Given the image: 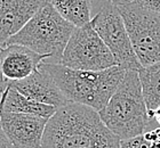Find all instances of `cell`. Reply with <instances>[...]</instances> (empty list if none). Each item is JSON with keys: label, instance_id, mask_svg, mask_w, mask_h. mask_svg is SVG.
I'll use <instances>...</instances> for the list:
<instances>
[{"label": "cell", "instance_id": "6da1fadb", "mask_svg": "<svg viewBox=\"0 0 160 148\" xmlns=\"http://www.w3.org/2000/svg\"><path fill=\"white\" fill-rule=\"evenodd\" d=\"M120 139L97 111L68 103L48 120L41 148H119Z\"/></svg>", "mask_w": 160, "mask_h": 148}, {"label": "cell", "instance_id": "7c38bea8", "mask_svg": "<svg viewBox=\"0 0 160 148\" xmlns=\"http://www.w3.org/2000/svg\"><path fill=\"white\" fill-rule=\"evenodd\" d=\"M57 109L58 108L55 106L42 104L22 95L9 84L7 87L6 91L3 92L2 99L0 103V111L31 114V115L43 116L48 118L52 117Z\"/></svg>", "mask_w": 160, "mask_h": 148}, {"label": "cell", "instance_id": "9c48e42d", "mask_svg": "<svg viewBox=\"0 0 160 148\" xmlns=\"http://www.w3.org/2000/svg\"><path fill=\"white\" fill-rule=\"evenodd\" d=\"M8 84L29 98L42 104L55 106L57 108H61L70 103L61 91L52 74L41 64L39 69L28 78L17 81H9Z\"/></svg>", "mask_w": 160, "mask_h": 148}, {"label": "cell", "instance_id": "d6986e66", "mask_svg": "<svg viewBox=\"0 0 160 148\" xmlns=\"http://www.w3.org/2000/svg\"><path fill=\"white\" fill-rule=\"evenodd\" d=\"M7 87H8V81L5 79L1 69H0V103H1V99H2L3 92L6 91Z\"/></svg>", "mask_w": 160, "mask_h": 148}, {"label": "cell", "instance_id": "8992f818", "mask_svg": "<svg viewBox=\"0 0 160 148\" xmlns=\"http://www.w3.org/2000/svg\"><path fill=\"white\" fill-rule=\"evenodd\" d=\"M61 64L74 69L102 71L117 65L109 47L92 24L74 27L64 49Z\"/></svg>", "mask_w": 160, "mask_h": 148}, {"label": "cell", "instance_id": "4fadbf2b", "mask_svg": "<svg viewBox=\"0 0 160 148\" xmlns=\"http://www.w3.org/2000/svg\"><path fill=\"white\" fill-rule=\"evenodd\" d=\"M138 76L151 124L153 118V111L160 106V62L141 66L138 69Z\"/></svg>", "mask_w": 160, "mask_h": 148}, {"label": "cell", "instance_id": "e0dca14e", "mask_svg": "<svg viewBox=\"0 0 160 148\" xmlns=\"http://www.w3.org/2000/svg\"><path fill=\"white\" fill-rule=\"evenodd\" d=\"M0 148H14L13 145L10 144L9 139L7 138L5 131H3L1 122H0Z\"/></svg>", "mask_w": 160, "mask_h": 148}, {"label": "cell", "instance_id": "5b68a950", "mask_svg": "<svg viewBox=\"0 0 160 148\" xmlns=\"http://www.w3.org/2000/svg\"><path fill=\"white\" fill-rule=\"evenodd\" d=\"M141 65L160 62V14L136 1L118 6Z\"/></svg>", "mask_w": 160, "mask_h": 148}, {"label": "cell", "instance_id": "9a60e30c", "mask_svg": "<svg viewBox=\"0 0 160 148\" xmlns=\"http://www.w3.org/2000/svg\"><path fill=\"white\" fill-rule=\"evenodd\" d=\"M119 148H151V142L148 141L143 135L120 140Z\"/></svg>", "mask_w": 160, "mask_h": 148}, {"label": "cell", "instance_id": "8fae6325", "mask_svg": "<svg viewBox=\"0 0 160 148\" xmlns=\"http://www.w3.org/2000/svg\"><path fill=\"white\" fill-rule=\"evenodd\" d=\"M45 2L43 0H0V48L23 29Z\"/></svg>", "mask_w": 160, "mask_h": 148}, {"label": "cell", "instance_id": "3957f363", "mask_svg": "<svg viewBox=\"0 0 160 148\" xmlns=\"http://www.w3.org/2000/svg\"><path fill=\"white\" fill-rule=\"evenodd\" d=\"M104 124L120 140L143 135L150 124L138 71H126L105 107L101 109Z\"/></svg>", "mask_w": 160, "mask_h": 148}, {"label": "cell", "instance_id": "277c9868", "mask_svg": "<svg viewBox=\"0 0 160 148\" xmlns=\"http://www.w3.org/2000/svg\"><path fill=\"white\" fill-rule=\"evenodd\" d=\"M74 25L64 20L49 1H46L20 32L8 39L6 45L17 43L48 57L47 63L61 64Z\"/></svg>", "mask_w": 160, "mask_h": 148}, {"label": "cell", "instance_id": "44dd1931", "mask_svg": "<svg viewBox=\"0 0 160 148\" xmlns=\"http://www.w3.org/2000/svg\"><path fill=\"white\" fill-rule=\"evenodd\" d=\"M43 1H49V0H43Z\"/></svg>", "mask_w": 160, "mask_h": 148}, {"label": "cell", "instance_id": "ac0fdd59", "mask_svg": "<svg viewBox=\"0 0 160 148\" xmlns=\"http://www.w3.org/2000/svg\"><path fill=\"white\" fill-rule=\"evenodd\" d=\"M158 125L160 127V106L159 107H157V108L153 111V118H152V122H151L149 129L154 128V127H158ZM149 129H148V130H149Z\"/></svg>", "mask_w": 160, "mask_h": 148}, {"label": "cell", "instance_id": "2e32d148", "mask_svg": "<svg viewBox=\"0 0 160 148\" xmlns=\"http://www.w3.org/2000/svg\"><path fill=\"white\" fill-rule=\"evenodd\" d=\"M134 1L160 14V0H134Z\"/></svg>", "mask_w": 160, "mask_h": 148}, {"label": "cell", "instance_id": "ba28073f", "mask_svg": "<svg viewBox=\"0 0 160 148\" xmlns=\"http://www.w3.org/2000/svg\"><path fill=\"white\" fill-rule=\"evenodd\" d=\"M48 117L0 111L2 129L14 148H41Z\"/></svg>", "mask_w": 160, "mask_h": 148}, {"label": "cell", "instance_id": "ffe728a7", "mask_svg": "<svg viewBox=\"0 0 160 148\" xmlns=\"http://www.w3.org/2000/svg\"><path fill=\"white\" fill-rule=\"evenodd\" d=\"M111 2L114 3L116 6H121V5H126V3L133 2L134 0H110Z\"/></svg>", "mask_w": 160, "mask_h": 148}, {"label": "cell", "instance_id": "7a4b0ae2", "mask_svg": "<svg viewBox=\"0 0 160 148\" xmlns=\"http://www.w3.org/2000/svg\"><path fill=\"white\" fill-rule=\"evenodd\" d=\"M41 65L52 74L69 102L89 106L97 112L105 107L126 73L119 65L102 71L74 69L47 62Z\"/></svg>", "mask_w": 160, "mask_h": 148}, {"label": "cell", "instance_id": "52a82bcc", "mask_svg": "<svg viewBox=\"0 0 160 148\" xmlns=\"http://www.w3.org/2000/svg\"><path fill=\"white\" fill-rule=\"evenodd\" d=\"M90 24L109 47L117 65L126 71H138L141 69L142 65L134 51L118 6L110 0H104L100 10L92 18Z\"/></svg>", "mask_w": 160, "mask_h": 148}, {"label": "cell", "instance_id": "5bb4252c", "mask_svg": "<svg viewBox=\"0 0 160 148\" xmlns=\"http://www.w3.org/2000/svg\"><path fill=\"white\" fill-rule=\"evenodd\" d=\"M49 2L64 20L76 27L90 23L93 18L90 0H49Z\"/></svg>", "mask_w": 160, "mask_h": 148}, {"label": "cell", "instance_id": "30bf717a", "mask_svg": "<svg viewBox=\"0 0 160 148\" xmlns=\"http://www.w3.org/2000/svg\"><path fill=\"white\" fill-rule=\"evenodd\" d=\"M47 59L48 57L45 55L17 43L0 48V69L8 82L28 78Z\"/></svg>", "mask_w": 160, "mask_h": 148}]
</instances>
